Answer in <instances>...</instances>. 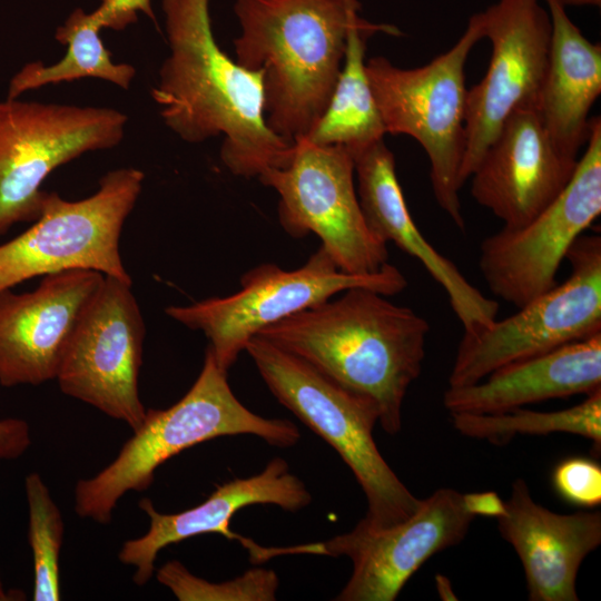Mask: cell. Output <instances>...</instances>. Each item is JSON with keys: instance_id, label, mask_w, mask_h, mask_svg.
Segmentation results:
<instances>
[{"instance_id": "cell-1", "label": "cell", "mask_w": 601, "mask_h": 601, "mask_svg": "<svg viewBox=\"0 0 601 601\" xmlns=\"http://www.w3.org/2000/svg\"><path fill=\"white\" fill-rule=\"evenodd\" d=\"M161 8L169 53L151 97L164 124L189 144L221 136L220 159L238 177L288 165L295 145L266 125L260 72L218 46L209 0H162Z\"/></svg>"}, {"instance_id": "cell-2", "label": "cell", "mask_w": 601, "mask_h": 601, "mask_svg": "<svg viewBox=\"0 0 601 601\" xmlns=\"http://www.w3.org/2000/svg\"><path fill=\"white\" fill-rule=\"evenodd\" d=\"M386 297L366 287L348 288L257 335L372 401L382 428L394 435L402 427L407 390L422 371L430 325Z\"/></svg>"}, {"instance_id": "cell-3", "label": "cell", "mask_w": 601, "mask_h": 601, "mask_svg": "<svg viewBox=\"0 0 601 601\" xmlns=\"http://www.w3.org/2000/svg\"><path fill=\"white\" fill-rule=\"evenodd\" d=\"M357 0H236L235 60L260 72L267 127L295 145L326 109Z\"/></svg>"}, {"instance_id": "cell-4", "label": "cell", "mask_w": 601, "mask_h": 601, "mask_svg": "<svg viewBox=\"0 0 601 601\" xmlns=\"http://www.w3.org/2000/svg\"><path fill=\"white\" fill-rule=\"evenodd\" d=\"M227 374L207 347L201 371L188 392L168 408L146 410L144 422L117 457L93 477L77 482L76 513L109 523L125 493L148 489L162 463L208 440L249 434L276 447L296 445L300 439L296 424L248 410L233 393Z\"/></svg>"}, {"instance_id": "cell-5", "label": "cell", "mask_w": 601, "mask_h": 601, "mask_svg": "<svg viewBox=\"0 0 601 601\" xmlns=\"http://www.w3.org/2000/svg\"><path fill=\"white\" fill-rule=\"evenodd\" d=\"M245 351L276 400L327 442L351 469L367 501L359 526L388 528L417 511L422 499L398 479L374 441L378 411L372 401L259 335L248 341Z\"/></svg>"}, {"instance_id": "cell-6", "label": "cell", "mask_w": 601, "mask_h": 601, "mask_svg": "<svg viewBox=\"0 0 601 601\" xmlns=\"http://www.w3.org/2000/svg\"><path fill=\"white\" fill-rule=\"evenodd\" d=\"M483 39L480 13L446 52L428 63L404 69L385 57L366 60L370 86L386 134L407 135L430 161L434 197L460 229H465L460 173L465 151V65Z\"/></svg>"}, {"instance_id": "cell-7", "label": "cell", "mask_w": 601, "mask_h": 601, "mask_svg": "<svg viewBox=\"0 0 601 601\" xmlns=\"http://www.w3.org/2000/svg\"><path fill=\"white\" fill-rule=\"evenodd\" d=\"M240 289L226 297H210L186 306H168L165 313L209 341L218 366L228 372L248 341L263 328L353 287H366L385 296L401 293L407 280L386 263L377 273L342 272L323 246L293 270L260 264L240 277Z\"/></svg>"}, {"instance_id": "cell-8", "label": "cell", "mask_w": 601, "mask_h": 601, "mask_svg": "<svg viewBox=\"0 0 601 601\" xmlns=\"http://www.w3.org/2000/svg\"><path fill=\"white\" fill-rule=\"evenodd\" d=\"M144 179L141 170L124 167L102 176L98 190L81 200L47 193L35 224L0 245V292L36 276L71 269L96 270L131 283L119 240Z\"/></svg>"}, {"instance_id": "cell-9", "label": "cell", "mask_w": 601, "mask_h": 601, "mask_svg": "<svg viewBox=\"0 0 601 601\" xmlns=\"http://www.w3.org/2000/svg\"><path fill=\"white\" fill-rule=\"evenodd\" d=\"M127 120L108 107L0 101V235L37 220L48 193L41 185L51 171L82 154L116 147Z\"/></svg>"}, {"instance_id": "cell-10", "label": "cell", "mask_w": 601, "mask_h": 601, "mask_svg": "<svg viewBox=\"0 0 601 601\" xmlns=\"http://www.w3.org/2000/svg\"><path fill=\"white\" fill-rule=\"evenodd\" d=\"M565 259L570 276L503 319L463 333L449 386L481 381L506 364L601 333V236H580Z\"/></svg>"}, {"instance_id": "cell-11", "label": "cell", "mask_w": 601, "mask_h": 601, "mask_svg": "<svg viewBox=\"0 0 601 601\" xmlns=\"http://www.w3.org/2000/svg\"><path fill=\"white\" fill-rule=\"evenodd\" d=\"M354 176L347 149L302 139L288 165L267 169L258 179L278 194V219L288 235L315 234L342 272L371 275L388 263L387 244L365 220Z\"/></svg>"}, {"instance_id": "cell-12", "label": "cell", "mask_w": 601, "mask_h": 601, "mask_svg": "<svg viewBox=\"0 0 601 601\" xmlns=\"http://www.w3.org/2000/svg\"><path fill=\"white\" fill-rule=\"evenodd\" d=\"M601 214V120L591 118L585 149L563 190L516 228L480 245L479 268L493 295L520 308L554 287L573 243Z\"/></svg>"}, {"instance_id": "cell-13", "label": "cell", "mask_w": 601, "mask_h": 601, "mask_svg": "<svg viewBox=\"0 0 601 601\" xmlns=\"http://www.w3.org/2000/svg\"><path fill=\"white\" fill-rule=\"evenodd\" d=\"M144 337L131 283L105 276L63 353L60 390L136 431L146 415L138 391Z\"/></svg>"}, {"instance_id": "cell-14", "label": "cell", "mask_w": 601, "mask_h": 601, "mask_svg": "<svg viewBox=\"0 0 601 601\" xmlns=\"http://www.w3.org/2000/svg\"><path fill=\"white\" fill-rule=\"evenodd\" d=\"M492 46L487 70L467 90L462 186L516 110L535 107L551 41V20L539 0H499L479 12Z\"/></svg>"}, {"instance_id": "cell-15", "label": "cell", "mask_w": 601, "mask_h": 601, "mask_svg": "<svg viewBox=\"0 0 601 601\" xmlns=\"http://www.w3.org/2000/svg\"><path fill=\"white\" fill-rule=\"evenodd\" d=\"M475 518L463 493L439 489L405 521L380 530L356 524L323 542L325 555L346 556L352 574L337 601H394L432 555L463 541Z\"/></svg>"}, {"instance_id": "cell-16", "label": "cell", "mask_w": 601, "mask_h": 601, "mask_svg": "<svg viewBox=\"0 0 601 601\" xmlns=\"http://www.w3.org/2000/svg\"><path fill=\"white\" fill-rule=\"evenodd\" d=\"M311 502L312 495L304 482L289 471L284 459L275 457L260 473L225 482L203 503L179 513L162 514L149 499H142L139 508L150 519L149 530L140 538L126 541L118 558L121 563L135 568L132 580L144 585L152 577L155 561L161 549L199 534L217 533L238 541L248 551L253 563H263L285 554L321 555L319 542L264 548L230 529L235 513L248 505L273 504L295 512Z\"/></svg>"}, {"instance_id": "cell-17", "label": "cell", "mask_w": 601, "mask_h": 601, "mask_svg": "<svg viewBox=\"0 0 601 601\" xmlns=\"http://www.w3.org/2000/svg\"><path fill=\"white\" fill-rule=\"evenodd\" d=\"M105 275L71 269L46 275L32 292H0V384L56 380L66 347Z\"/></svg>"}, {"instance_id": "cell-18", "label": "cell", "mask_w": 601, "mask_h": 601, "mask_svg": "<svg viewBox=\"0 0 601 601\" xmlns=\"http://www.w3.org/2000/svg\"><path fill=\"white\" fill-rule=\"evenodd\" d=\"M577 164L555 148L535 108H522L508 118L471 174V195L503 227L516 228L563 190Z\"/></svg>"}, {"instance_id": "cell-19", "label": "cell", "mask_w": 601, "mask_h": 601, "mask_svg": "<svg viewBox=\"0 0 601 601\" xmlns=\"http://www.w3.org/2000/svg\"><path fill=\"white\" fill-rule=\"evenodd\" d=\"M354 158L357 197L371 230L416 258L449 296L465 334L477 333L497 318L499 304L481 293L456 265L434 248L415 225L395 170V158L384 139Z\"/></svg>"}, {"instance_id": "cell-20", "label": "cell", "mask_w": 601, "mask_h": 601, "mask_svg": "<svg viewBox=\"0 0 601 601\" xmlns=\"http://www.w3.org/2000/svg\"><path fill=\"white\" fill-rule=\"evenodd\" d=\"M505 505L497 528L522 563L529 600L578 601L580 565L601 543L600 511L552 512L532 499L522 479Z\"/></svg>"}, {"instance_id": "cell-21", "label": "cell", "mask_w": 601, "mask_h": 601, "mask_svg": "<svg viewBox=\"0 0 601 601\" xmlns=\"http://www.w3.org/2000/svg\"><path fill=\"white\" fill-rule=\"evenodd\" d=\"M601 388V333L494 370L479 382L449 386L450 413H499Z\"/></svg>"}, {"instance_id": "cell-22", "label": "cell", "mask_w": 601, "mask_h": 601, "mask_svg": "<svg viewBox=\"0 0 601 601\" xmlns=\"http://www.w3.org/2000/svg\"><path fill=\"white\" fill-rule=\"evenodd\" d=\"M551 20L546 71L535 110L555 148L578 161L601 93V46L587 39L558 0H544Z\"/></svg>"}, {"instance_id": "cell-23", "label": "cell", "mask_w": 601, "mask_h": 601, "mask_svg": "<svg viewBox=\"0 0 601 601\" xmlns=\"http://www.w3.org/2000/svg\"><path fill=\"white\" fill-rule=\"evenodd\" d=\"M377 32L400 35L391 24L372 23L356 16L347 31L342 69L329 102L306 140L341 146L352 156L386 134L366 72V42Z\"/></svg>"}, {"instance_id": "cell-24", "label": "cell", "mask_w": 601, "mask_h": 601, "mask_svg": "<svg viewBox=\"0 0 601 601\" xmlns=\"http://www.w3.org/2000/svg\"><path fill=\"white\" fill-rule=\"evenodd\" d=\"M101 29L92 12L80 8L73 10L55 33L56 40L67 47L66 55L48 66L42 61L24 65L11 78L7 98H18L28 90L83 78H97L129 89L136 69L129 63L112 61L99 36Z\"/></svg>"}, {"instance_id": "cell-25", "label": "cell", "mask_w": 601, "mask_h": 601, "mask_svg": "<svg viewBox=\"0 0 601 601\" xmlns=\"http://www.w3.org/2000/svg\"><path fill=\"white\" fill-rule=\"evenodd\" d=\"M453 426L462 435L508 444L518 435L569 433L589 439L601 449V388L588 394L579 404L553 412L522 407L499 413H451Z\"/></svg>"}, {"instance_id": "cell-26", "label": "cell", "mask_w": 601, "mask_h": 601, "mask_svg": "<svg viewBox=\"0 0 601 601\" xmlns=\"http://www.w3.org/2000/svg\"><path fill=\"white\" fill-rule=\"evenodd\" d=\"M24 486L35 570L33 600L57 601L60 600L59 555L65 530L62 516L38 473H30Z\"/></svg>"}, {"instance_id": "cell-27", "label": "cell", "mask_w": 601, "mask_h": 601, "mask_svg": "<svg viewBox=\"0 0 601 601\" xmlns=\"http://www.w3.org/2000/svg\"><path fill=\"white\" fill-rule=\"evenodd\" d=\"M157 580L180 601H274L279 578L272 569L255 568L223 582L194 575L177 560L157 571Z\"/></svg>"}, {"instance_id": "cell-28", "label": "cell", "mask_w": 601, "mask_h": 601, "mask_svg": "<svg viewBox=\"0 0 601 601\" xmlns=\"http://www.w3.org/2000/svg\"><path fill=\"white\" fill-rule=\"evenodd\" d=\"M551 481L556 494L570 504L595 508L601 503V466L594 460L566 457L554 466Z\"/></svg>"}, {"instance_id": "cell-29", "label": "cell", "mask_w": 601, "mask_h": 601, "mask_svg": "<svg viewBox=\"0 0 601 601\" xmlns=\"http://www.w3.org/2000/svg\"><path fill=\"white\" fill-rule=\"evenodd\" d=\"M91 12L102 29L121 31L137 22L138 12H142L157 24L151 0H100V4Z\"/></svg>"}, {"instance_id": "cell-30", "label": "cell", "mask_w": 601, "mask_h": 601, "mask_svg": "<svg viewBox=\"0 0 601 601\" xmlns=\"http://www.w3.org/2000/svg\"><path fill=\"white\" fill-rule=\"evenodd\" d=\"M31 443L28 424L19 418L0 420V459H16Z\"/></svg>"}, {"instance_id": "cell-31", "label": "cell", "mask_w": 601, "mask_h": 601, "mask_svg": "<svg viewBox=\"0 0 601 601\" xmlns=\"http://www.w3.org/2000/svg\"><path fill=\"white\" fill-rule=\"evenodd\" d=\"M463 504L466 511L474 518L484 516L499 519L506 511L505 501L493 491L464 493Z\"/></svg>"}, {"instance_id": "cell-32", "label": "cell", "mask_w": 601, "mask_h": 601, "mask_svg": "<svg viewBox=\"0 0 601 601\" xmlns=\"http://www.w3.org/2000/svg\"><path fill=\"white\" fill-rule=\"evenodd\" d=\"M435 587H436V591H437L439 597L443 601L457 600V598H456V595L454 593V590L452 588V583H451V581L449 580L447 577L442 575V574H437L435 577Z\"/></svg>"}, {"instance_id": "cell-33", "label": "cell", "mask_w": 601, "mask_h": 601, "mask_svg": "<svg viewBox=\"0 0 601 601\" xmlns=\"http://www.w3.org/2000/svg\"><path fill=\"white\" fill-rule=\"evenodd\" d=\"M562 6H573V7H582V6H591V7H599L601 4V0H558Z\"/></svg>"}, {"instance_id": "cell-34", "label": "cell", "mask_w": 601, "mask_h": 601, "mask_svg": "<svg viewBox=\"0 0 601 601\" xmlns=\"http://www.w3.org/2000/svg\"><path fill=\"white\" fill-rule=\"evenodd\" d=\"M16 594L12 592H6L0 580V601L16 600Z\"/></svg>"}]
</instances>
